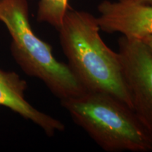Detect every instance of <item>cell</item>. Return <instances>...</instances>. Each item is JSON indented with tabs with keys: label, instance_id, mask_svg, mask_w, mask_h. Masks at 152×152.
<instances>
[{
	"label": "cell",
	"instance_id": "1",
	"mask_svg": "<svg viewBox=\"0 0 152 152\" xmlns=\"http://www.w3.org/2000/svg\"><path fill=\"white\" fill-rule=\"evenodd\" d=\"M99 30L90 13L66 12L58 31L68 65L85 90L109 93L132 109L119 54L104 43Z\"/></svg>",
	"mask_w": 152,
	"mask_h": 152
},
{
	"label": "cell",
	"instance_id": "2",
	"mask_svg": "<svg viewBox=\"0 0 152 152\" xmlns=\"http://www.w3.org/2000/svg\"><path fill=\"white\" fill-rule=\"evenodd\" d=\"M61 101L73 122L108 152L152 151V136L128 104L109 93L85 90Z\"/></svg>",
	"mask_w": 152,
	"mask_h": 152
},
{
	"label": "cell",
	"instance_id": "3",
	"mask_svg": "<svg viewBox=\"0 0 152 152\" xmlns=\"http://www.w3.org/2000/svg\"><path fill=\"white\" fill-rule=\"evenodd\" d=\"M0 21L11 35V54L27 75L41 80L60 100L86 90L68 64L58 61L52 47L34 33L27 0H0Z\"/></svg>",
	"mask_w": 152,
	"mask_h": 152
},
{
	"label": "cell",
	"instance_id": "4",
	"mask_svg": "<svg viewBox=\"0 0 152 152\" xmlns=\"http://www.w3.org/2000/svg\"><path fill=\"white\" fill-rule=\"evenodd\" d=\"M118 44L132 109L152 136V52L140 39L122 36Z\"/></svg>",
	"mask_w": 152,
	"mask_h": 152
},
{
	"label": "cell",
	"instance_id": "5",
	"mask_svg": "<svg viewBox=\"0 0 152 152\" xmlns=\"http://www.w3.org/2000/svg\"><path fill=\"white\" fill-rule=\"evenodd\" d=\"M100 30L119 33L128 39H142L152 35V5L132 1L104 0L98 6Z\"/></svg>",
	"mask_w": 152,
	"mask_h": 152
},
{
	"label": "cell",
	"instance_id": "6",
	"mask_svg": "<svg viewBox=\"0 0 152 152\" xmlns=\"http://www.w3.org/2000/svg\"><path fill=\"white\" fill-rule=\"evenodd\" d=\"M27 83L14 72L0 68V106L9 108L40 127L48 136L65 130V125L47 114L38 111L26 101Z\"/></svg>",
	"mask_w": 152,
	"mask_h": 152
},
{
	"label": "cell",
	"instance_id": "7",
	"mask_svg": "<svg viewBox=\"0 0 152 152\" xmlns=\"http://www.w3.org/2000/svg\"><path fill=\"white\" fill-rule=\"evenodd\" d=\"M69 0H39L37 20L51 25L58 30L66 12L69 10Z\"/></svg>",
	"mask_w": 152,
	"mask_h": 152
},
{
	"label": "cell",
	"instance_id": "8",
	"mask_svg": "<svg viewBox=\"0 0 152 152\" xmlns=\"http://www.w3.org/2000/svg\"><path fill=\"white\" fill-rule=\"evenodd\" d=\"M150 49V50L152 52V35L151 36H148V37H146L143 38V39H140Z\"/></svg>",
	"mask_w": 152,
	"mask_h": 152
},
{
	"label": "cell",
	"instance_id": "9",
	"mask_svg": "<svg viewBox=\"0 0 152 152\" xmlns=\"http://www.w3.org/2000/svg\"><path fill=\"white\" fill-rule=\"evenodd\" d=\"M121 1H132V2L147 4H151L152 5V0H121Z\"/></svg>",
	"mask_w": 152,
	"mask_h": 152
}]
</instances>
